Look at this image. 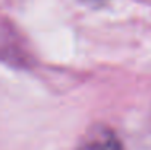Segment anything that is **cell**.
Returning a JSON list of instances; mask_svg holds the SVG:
<instances>
[{
    "label": "cell",
    "instance_id": "obj_1",
    "mask_svg": "<svg viewBox=\"0 0 151 150\" xmlns=\"http://www.w3.org/2000/svg\"><path fill=\"white\" fill-rule=\"evenodd\" d=\"M77 150H124L117 136L103 124H96L82 137Z\"/></svg>",
    "mask_w": 151,
    "mask_h": 150
}]
</instances>
